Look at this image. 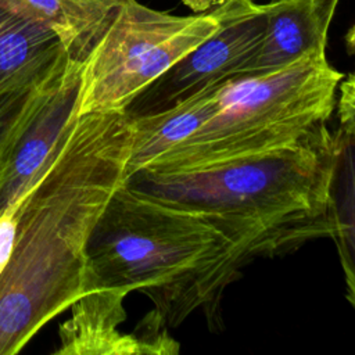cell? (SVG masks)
<instances>
[{
	"label": "cell",
	"instance_id": "cell-1",
	"mask_svg": "<svg viewBox=\"0 0 355 355\" xmlns=\"http://www.w3.org/2000/svg\"><path fill=\"white\" fill-rule=\"evenodd\" d=\"M125 111L71 116L14 202L10 254L0 270V355L19 352L87 290L86 248L130 153Z\"/></svg>",
	"mask_w": 355,
	"mask_h": 355
},
{
	"label": "cell",
	"instance_id": "cell-2",
	"mask_svg": "<svg viewBox=\"0 0 355 355\" xmlns=\"http://www.w3.org/2000/svg\"><path fill=\"white\" fill-rule=\"evenodd\" d=\"M352 136L327 125L294 144L179 171H140L125 183L204 215L234 239L251 261L298 250L337 234L334 197L340 161Z\"/></svg>",
	"mask_w": 355,
	"mask_h": 355
},
{
	"label": "cell",
	"instance_id": "cell-3",
	"mask_svg": "<svg viewBox=\"0 0 355 355\" xmlns=\"http://www.w3.org/2000/svg\"><path fill=\"white\" fill-rule=\"evenodd\" d=\"M87 291L146 294L154 319L179 326L202 308L212 320L225 288L251 262L245 250L201 214L162 202L126 183L108 200L87 243Z\"/></svg>",
	"mask_w": 355,
	"mask_h": 355
},
{
	"label": "cell",
	"instance_id": "cell-4",
	"mask_svg": "<svg viewBox=\"0 0 355 355\" xmlns=\"http://www.w3.org/2000/svg\"><path fill=\"white\" fill-rule=\"evenodd\" d=\"M343 78L326 53L273 71L230 76L218 85L215 112L141 171L207 168L304 140L330 119Z\"/></svg>",
	"mask_w": 355,
	"mask_h": 355
},
{
	"label": "cell",
	"instance_id": "cell-5",
	"mask_svg": "<svg viewBox=\"0 0 355 355\" xmlns=\"http://www.w3.org/2000/svg\"><path fill=\"white\" fill-rule=\"evenodd\" d=\"M219 26L214 11L175 15L118 0L80 62L78 114L125 111L132 100Z\"/></svg>",
	"mask_w": 355,
	"mask_h": 355
},
{
	"label": "cell",
	"instance_id": "cell-6",
	"mask_svg": "<svg viewBox=\"0 0 355 355\" xmlns=\"http://www.w3.org/2000/svg\"><path fill=\"white\" fill-rule=\"evenodd\" d=\"M212 11L219 21L218 29L141 90L126 107L128 116L164 111L243 71L265 31L263 4L220 0Z\"/></svg>",
	"mask_w": 355,
	"mask_h": 355
},
{
	"label": "cell",
	"instance_id": "cell-7",
	"mask_svg": "<svg viewBox=\"0 0 355 355\" xmlns=\"http://www.w3.org/2000/svg\"><path fill=\"white\" fill-rule=\"evenodd\" d=\"M125 293L96 288L85 293L72 305V316L60 326V348L54 354H173L179 344L166 333L153 330L144 337L125 334Z\"/></svg>",
	"mask_w": 355,
	"mask_h": 355
},
{
	"label": "cell",
	"instance_id": "cell-8",
	"mask_svg": "<svg viewBox=\"0 0 355 355\" xmlns=\"http://www.w3.org/2000/svg\"><path fill=\"white\" fill-rule=\"evenodd\" d=\"M71 61L51 26L12 0H0V94L39 86Z\"/></svg>",
	"mask_w": 355,
	"mask_h": 355
},
{
	"label": "cell",
	"instance_id": "cell-9",
	"mask_svg": "<svg viewBox=\"0 0 355 355\" xmlns=\"http://www.w3.org/2000/svg\"><path fill=\"white\" fill-rule=\"evenodd\" d=\"M79 85L80 62L72 60L62 76L44 94L0 173V214L24 194L78 110Z\"/></svg>",
	"mask_w": 355,
	"mask_h": 355
},
{
	"label": "cell",
	"instance_id": "cell-10",
	"mask_svg": "<svg viewBox=\"0 0 355 355\" xmlns=\"http://www.w3.org/2000/svg\"><path fill=\"white\" fill-rule=\"evenodd\" d=\"M338 1L272 0L263 4L262 39L240 73L273 71L308 54L326 53L327 32Z\"/></svg>",
	"mask_w": 355,
	"mask_h": 355
},
{
	"label": "cell",
	"instance_id": "cell-11",
	"mask_svg": "<svg viewBox=\"0 0 355 355\" xmlns=\"http://www.w3.org/2000/svg\"><path fill=\"white\" fill-rule=\"evenodd\" d=\"M219 83L207 86L164 111L136 118L129 116L132 132L125 169L126 179L189 137L215 112Z\"/></svg>",
	"mask_w": 355,
	"mask_h": 355
},
{
	"label": "cell",
	"instance_id": "cell-12",
	"mask_svg": "<svg viewBox=\"0 0 355 355\" xmlns=\"http://www.w3.org/2000/svg\"><path fill=\"white\" fill-rule=\"evenodd\" d=\"M51 26L69 57L82 62L105 28L118 0H12Z\"/></svg>",
	"mask_w": 355,
	"mask_h": 355
},
{
	"label": "cell",
	"instance_id": "cell-13",
	"mask_svg": "<svg viewBox=\"0 0 355 355\" xmlns=\"http://www.w3.org/2000/svg\"><path fill=\"white\" fill-rule=\"evenodd\" d=\"M62 73L39 86L0 94V173L4 171L18 137L37 110L44 94Z\"/></svg>",
	"mask_w": 355,
	"mask_h": 355
},
{
	"label": "cell",
	"instance_id": "cell-14",
	"mask_svg": "<svg viewBox=\"0 0 355 355\" xmlns=\"http://www.w3.org/2000/svg\"><path fill=\"white\" fill-rule=\"evenodd\" d=\"M338 115L341 122V132L345 136L354 135V76L348 75V79L341 85V97L338 101Z\"/></svg>",
	"mask_w": 355,
	"mask_h": 355
}]
</instances>
